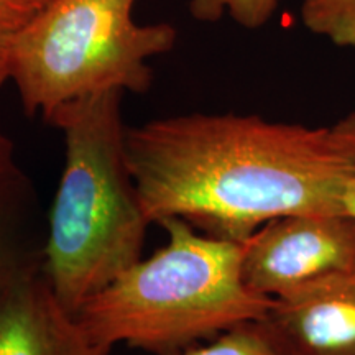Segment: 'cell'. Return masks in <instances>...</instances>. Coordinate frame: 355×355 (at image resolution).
Here are the masks:
<instances>
[{"label":"cell","instance_id":"cell-1","mask_svg":"<svg viewBox=\"0 0 355 355\" xmlns=\"http://www.w3.org/2000/svg\"><path fill=\"white\" fill-rule=\"evenodd\" d=\"M125 153L152 224L181 217L211 237L245 242L278 217L344 212L331 127L176 115L128 127Z\"/></svg>","mask_w":355,"mask_h":355},{"label":"cell","instance_id":"cell-2","mask_svg":"<svg viewBox=\"0 0 355 355\" xmlns=\"http://www.w3.org/2000/svg\"><path fill=\"white\" fill-rule=\"evenodd\" d=\"M122 96L107 91L66 102L46 121L63 132L66 153L43 272L71 314L141 259L152 224L127 163Z\"/></svg>","mask_w":355,"mask_h":355},{"label":"cell","instance_id":"cell-3","mask_svg":"<svg viewBox=\"0 0 355 355\" xmlns=\"http://www.w3.org/2000/svg\"><path fill=\"white\" fill-rule=\"evenodd\" d=\"M168 243L96 293L74 314L101 349L170 355L268 314L273 298L247 286L243 242L216 239L181 217L159 220Z\"/></svg>","mask_w":355,"mask_h":355},{"label":"cell","instance_id":"cell-4","mask_svg":"<svg viewBox=\"0 0 355 355\" xmlns=\"http://www.w3.org/2000/svg\"><path fill=\"white\" fill-rule=\"evenodd\" d=\"M135 0H53L19 33L10 79L21 107L44 121L66 102L107 91L145 94L148 60L175 46L170 24L137 25Z\"/></svg>","mask_w":355,"mask_h":355},{"label":"cell","instance_id":"cell-5","mask_svg":"<svg viewBox=\"0 0 355 355\" xmlns=\"http://www.w3.org/2000/svg\"><path fill=\"white\" fill-rule=\"evenodd\" d=\"M242 273L250 290L273 300L316 279L355 273V217L306 212L266 222L243 242Z\"/></svg>","mask_w":355,"mask_h":355},{"label":"cell","instance_id":"cell-6","mask_svg":"<svg viewBox=\"0 0 355 355\" xmlns=\"http://www.w3.org/2000/svg\"><path fill=\"white\" fill-rule=\"evenodd\" d=\"M42 250L0 277V355H109L60 303Z\"/></svg>","mask_w":355,"mask_h":355},{"label":"cell","instance_id":"cell-7","mask_svg":"<svg viewBox=\"0 0 355 355\" xmlns=\"http://www.w3.org/2000/svg\"><path fill=\"white\" fill-rule=\"evenodd\" d=\"M265 319L291 355H355V273L278 296Z\"/></svg>","mask_w":355,"mask_h":355},{"label":"cell","instance_id":"cell-8","mask_svg":"<svg viewBox=\"0 0 355 355\" xmlns=\"http://www.w3.org/2000/svg\"><path fill=\"white\" fill-rule=\"evenodd\" d=\"M33 191L26 176L0 189V277L38 252L32 239Z\"/></svg>","mask_w":355,"mask_h":355},{"label":"cell","instance_id":"cell-9","mask_svg":"<svg viewBox=\"0 0 355 355\" xmlns=\"http://www.w3.org/2000/svg\"><path fill=\"white\" fill-rule=\"evenodd\" d=\"M170 355H291L266 319L250 321L217 336L206 345H194Z\"/></svg>","mask_w":355,"mask_h":355},{"label":"cell","instance_id":"cell-10","mask_svg":"<svg viewBox=\"0 0 355 355\" xmlns=\"http://www.w3.org/2000/svg\"><path fill=\"white\" fill-rule=\"evenodd\" d=\"M300 15L309 32L355 48V0H303Z\"/></svg>","mask_w":355,"mask_h":355},{"label":"cell","instance_id":"cell-11","mask_svg":"<svg viewBox=\"0 0 355 355\" xmlns=\"http://www.w3.org/2000/svg\"><path fill=\"white\" fill-rule=\"evenodd\" d=\"M278 0H189V12L199 21H217L227 13L245 28H260L272 19Z\"/></svg>","mask_w":355,"mask_h":355},{"label":"cell","instance_id":"cell-12","mask_svg":"<svg viewBox=\"0 0 355 355\" xmlns=\"http://www.w3.org/2000/svg\"><path fill=\"white\" fill-rule=\"evenodd\" d=\"M40 10L35 0H0V86L10 79L13 43Z\"/></svg>","mask_w":355,"mask_h":355},{"label":"cell","instance_id":"cell-13","mask_svg":"<svg viewBox=\"0 0 355 355\" xmlns=\"http://www.w3.org/2000/svg\"><path fill=\"white\" fill-rule=\"evenodd\" d=\"M331 135L343 162V209L355 217V109L331 125Z\"/></svg>","mask_w":355,"mask_h":355},{"label":"cell","instance_id":"cell-14","mask_svg":"<svg viewBox=\"0 0 355 355\" xmlns=\"http://www.w3.org/2000/svg\"><path fill=\"white\" fill-rule=\"evenodd\" d=\"M24 176V171L17 163L13 141L0 128V189L7 188L8 184L15 183Z\"/></svg>","mask_w":355,"mask_h":355},{"label":"cell","instance_id":"cell-15","mask_svg":"<svg viewBox=\"0 0 355 355\" xmlns=\"http://www.w3.org/2000/svg\"><path fill=\"white\" fill-rule=\"evenodd\" d=\"M35 2H37L38 3V6L40 7H46L48 6V3H50V2H53V0H35Z\"/></svg>","mask_w":355,"mask_h":355}]
</instances>
